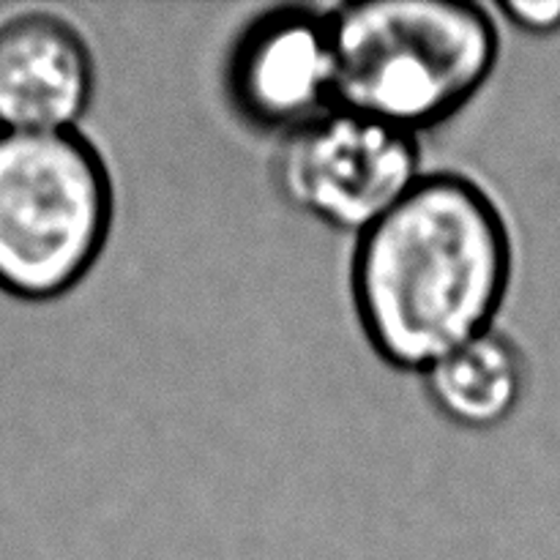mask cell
Listing matches in <instances>:
<instances>
[{
    "mask_svg": "<svg viewBox=\"0 0 560 560\" xmlns=\"http://www.w3.org/2000/svg\"><path fill=\"white\" fill-rule=\"evenodd\" d=\"M512 271V233L490 191L468 175L427 173L359 235L350 295L377 359L424 375L495 328Z\"/></svg>",
    "mask_w": 560,
    "mask_h": 560,
    "instance_id": "6da1fadb",
    "label": "cell"
},
{
    "mask_svg": "<svg viewBox=\"0 0 560 560\" xmlns=\"http://www.w3.org/2000/svg\"><path fill=\"white\" fill-rule=\"evenodd\" d=\"M337 107L421 137L463 113L501 55L490 11L463 0H359L328 11Z\"/></svg>",
    "mask_w": 560,
    "mask_h": 560,
    "instance_id": "7a4b0ae2",
    "label": "cell"
},
{
    "mask_svg": "<svg viewBox=\"0 0 560 560\" xmlns=\"http://www.w3.org/2000/svg\"><path fill=\"white\" fill-rule=\"evenodd\" d=\"M113 175L74 131L0 129V290L22 301L71 293L107 249Z\"/></svg>",
    "mask_w": 560,
    "mask_h": 560,
    "instance_id": "3957f363",
    "label": "cell"
},
{
    "mask_svg": "<svg viewBox=\"0 0 560 560\" xmlns=\"http://www.w3.org/2000/svg\"><path fill=\"white\" fill-rule=\"evenodd\" d=\"M424 175L419 137L345 107L284 137L277 156L284 200L355 238Z\"/></svg>",
    "mask_w": 560,
    "mask_h": 560,
    "instance_id": "277c9868",
    "label": "cell"
},
{
    "mask_svg": "<svg viewBox=\"0 0 560 560\" xmlns=\"http://www.w3.org/2000/svg\"><path fill=\"white\" fill-rule=\"evenodd\" d=\"M244 124L288 137L337 107V55L328 11L279 5L235 38L224 71Z\"/></svg>",
    "mask_w": 560,
    "mask_h": 560,
    "instance_id": "5b68a950",
    "label": "cell"
},
{
    "mask_svg": "<svg viewBox=\"0 0 560 560\" xmlns=\"http://www.w3.org/2000/svg\"><path fill=\"white\" fill-rule=\"evenodd\" d=\"M93 93L96 60L71 22L31 11L0 25V129L74 131Z\"/></svg>",
    "mask_w": 560,
    "mask_h": 560,
    "instance_id": "8992f818",
    "label": "cell"
},
{
    "mask_svg": "<svg viewBox=\"0 0 560 560\" xmlns=\"http://www.w3.org/2000/svg\"><path fill=\"white\" fill-rule=\"evenodd\" d=\"M421 377L443 419L463 430H492L523 402L528 366L517 345L492 328L443 355Z\"/></svg>",
    "mask_w": 560,
    "mask_h": 560,
    "instance_id": "52a82bcc",
    "label": "cell"
},
{
    "mask_svg": "<svg viewBox=\"0 0 560 560\" xmlns=\"http://www.w3.org/2000/svg\"><path fill=\"white\" fill-rule=\"evenodd\" d=\"M501 14L517 31L547 36L560 31V0H506L501 3Z\"/></svg>",
    "mask_w": 560,
    "mask_h": 560,
    "instance_id": "ba28073f",
    "label": "cell"
}]
</instances>
